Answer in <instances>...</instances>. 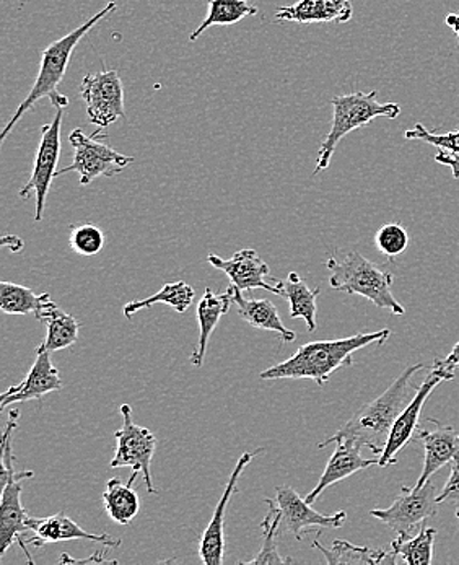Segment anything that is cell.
Wrapping results in <instances>:
<instances>
[{
	"label": "cell",
	"instance_id": "obj_1",
	"mask_svg": "<svg viewBox=\"0 0 459 565\" xmlns=\"http://www.w3.org/2000/svg\"><path fill=\"white\" fill-rule=\"evenodd\" d=\"M389 338H392V331L382 330L334 339V341L308 342L300 345L292 358L263 370L259 379L266 382L308 379L323 386L329 382L332 373L338 372L342 366L354 365L352 355L355 352L369 345L385 344Z\"/></svg>",
	"mask_w": 459,
	"mask_h": 565
},
{
	"label": "cell",
	"instance_id": "obj_2",
	"mask_svg": "<svg viewBox=\"0 0 459 565\" xmlns=\"http://www.w3.org/2000/svg\"><path fill=\"white\" fill-rule=\"evenodd\" d=\"M423 369V364H417L404 370L383 395L362 406L338 433L321 441L318 448L323 450L335 441L351 440L361 445L362 448H369L373 455L380 457L388 441L389 434H392L394 420L413 399L409 396L410 390H413L410 382H413L414 375Z\"/></svg>",
	"mask_w": 459,
	"mask_h": 565
},
{
	"label": "cell",
	"instance_id": "obj_3",
	"mask_svg": "<svg viewBox=\"0 0 459 565\" xmlns=\"http://www.w3.org/2000/svg\"><path fill=\"white\" fill-rule=\"evenodd\" d=\"M116 9H118L116 2H109L108 6H105V9L95 13L84 25L78 26L74 32L67 33L66 36L61 38V40L54 41V43H51L50 46L43 51V54H41L40 72H38V77L36 81H34L32 90L26 95L25 100L20 103L19 108L15 109L12 118L7 122L6 128H3L2 134H0V142L3 143V140L9 137L12 129L19 125L20 119H22L23 116L26 115V111L33 108L34 103L40 102L41 98H50L51 105L56 109L67 108V97H64L57 87H60L64 75H66L72 53H74L78 43L84 40L85 34L92 32L103 19L116 12Z\"/></svg>",
	"mask_w": 459,
	"mask_h": 565
},
{
	"label": "cell",
	"instance_id": "obj_4",
	"mask_svg": "<svg viewBox=\"0 0 459 565\" xmlns=\"http://www.w3.org/2000/svg\"><path fill=\"white\" fill-rule=\"evenodd\" d=\"M327 267L331 273L329 286L332 289L361 296L396 317L406 313V308L393 296L394 276L388 267L376 265L357 252L349 253L341 259L331 256Z\"/></svg>",
	"mask_w": 459,
	"mask_h": 565
},
{
	"label": "cell",
	"instance_id": "obj_5",
	"mask_svg": "<svg viewBox=\"0 0 459 565\" xmlns=\"http://www.w3.org/2000/svg\"><path fill=\"white\" fill-rule=\"evenodd\" d=\"M376 95H378L376 90L370 94L355 92V94L338 95L332 98L331 131L321 143L313 174L327 170L339 142L348 134L369 126L376 118L396 119L401 115V106L397 103H380L376 100Z\"/></svg>",
	"mask_w": 459,
	"mask_h": 565
},
{
	"label": "cell",
	"instance_id": "obj_6",
	"mask_svg": "<svg viewBox=\"0 0 459 565\" xmlns=\"http://www.w3.org/2000/svg\"><path fill=\"white\" fill-rule=\"evenodd\" d=\"M99 132L94 136H87L82 129H74L68 136L72 149H74V159L71 166L57 170L56 177L75 171L78 174L82 186H87L98 177H115L121 173L126 167L134 162L132 157L122 156L116 152L111 147L99 142Z\"/></svg>",
	"mask_w": 459,
	"mask_h": 565
},
{
	"label": "cell",
	"instance_id": "obj_7",
	"mask_svg": "<svg viewBox=\"0 0 459 565\" xmlns=\"http://www.w3.org/2000/svg\"><path fill=\"white\" fill-rule=\"evenodd\" d=\"M121 414L122 427L116 430L115 457L109 466L113 469L132 468V471L142 476L149 494H157L152 481V468H150L157 450V437L146 427L134 423L132 407L129 404H122Z\"/></svg>",
	"mask_w": 459,
	"mask_h": 565
},
{
	"label": "cell",
	"instance_id": "obj_8",
	"mask_svg": "<svg viewBox=\"0 0 459 565\" xmlns=\"http://www.w3.org/2000/svg\"><path fill=\"white\" fill-rule=\"evenodd\" d=\"M64 108H60L53 121L41 128V140L38 143L36 157L32 178L20 191L22 200H29L30 194H36V209H34V222L43 221L44 205L51 183L57 173V163L61 156V126H63Z\"/></svg>",
	"mask_w": 459,
	"mask_h": 565
},
{
	"label": "cell",
	"instance_id": "obj_9",
	"mask_svg": "<svg viewBox=\"0 0 459 565\" xmlns=\"http://www.w3.org/2000/svg\"><path fill=\"white\" fill-rule=\"evenodd\" d=\"M451 380H455V372H448L441 366L434 365L426 380L420 383L419 388H416V395L394 420L392 434H389L388 441L383 448V454L378 457V466L386 468V466L397 463V454L416 438L417 430H419L420 414H423L428 396L434 393L438 385L444 382H451Z\"/></svg>",
	"mask_w": 459,
	"mask_h": 565
},
{
	"label": "cell",
	"instance_id": "obj_10",
	"mask_svg": "<svg viewBox=\"0 0 459 565\" xmlns=\"http://www.w3.org/2000/svg\"><path fill=\"white\" fill-rule=\"evenodd\" d=\"M437 489L434 481H427L420 489H401V494L394 500L389 509L372 510L373 519L385 523L396 534H413L414 530L434 519L438 513Z\"/></svg>",
	"mask_w": 459,
	"mask_h": 565
},
{
	"label": "cell",
	"instance_id": "obj_11",
	"mask_svg": "<svg viewBox=\"0 0 459 565\" xmlns=\"http://www.w3.org/2000/svg\"><path fill=\"white\" fill-rule=\"evenodd\" d=\"M81 95L88 119L98 128L106 129L125 116V87L116 71L85 75Z\"/></svg>",
	"mask_w": 459,
	"mask_h": 565
},
{
	"label": "cell",
	"instance_id": "obj_12",
	"mask_svg": "<svg viewBox=\"0 0 459 565\" xmlns=\"http://www.w3.org/2000/svg\"><path fill=\"white\" fill-rule=\"evenodd\" d=\"M276 503L282 515L280 530L282 533H292L297 541H303L305 534L313 532L314 529H341L348 520L344 510L332 515L317 512L311 503L301 499L290 486H280L276 489Z\"/></svg>",
	"mask_w": 459,
	"mask_h": 565
},
{
	"label": "cell",
	"instance_id": "obj_13",
	"mask_svg": "<svg viewBox=\"0 0 459 565\" xmlns=\"http://www.w3.org/2000/svg\"><path fill=\"white\" fill-rule=\"evenodd\" d=\"M261 454V448L255 451H246L236 461L235 469L230 475L227 486H225L224 494L218 500L217 507H215L214 515H212L211 522H209L207 529L201 537V544H199V557H201L202 564L205 565H222L224 564L225 554V512L230 500L238 488L239 478H242L243 471L248 468L252 463L253 458L256 455Z\"/></svg>",
	"mask_w": 459,
	"mask_h": 565
},
{
	"label": "cell",
	"instance_id": "obj_14",
	"mask_svg": "<svg viewBox=\"0 0 459 565\" xmlns=\"http://www.w3.org/2000/svg\"><path fill=\"white\" fill-rule=\"evenodd\" d=\"M207 262L215 269L227 274L232 286H235L242 292L263 289L274 294V296L284 297L282 282H277L276 286L267 282L266 277L270 274V267L267 266L266 262H263L256 249H239L230 259H222L221 256L211 253L207 256Z\"/></svg>",
	"mask_w": 459,
	"mask_h": 565
},
{
	"label": "cell",
	"instance_id": "obj_15",
	"mask_svg": "<svg viewBox=\"0 0 459 565\" xmlns=\"http://www.w3.org/2000/svg\"><path fill=\"white\" fill-rule=\"evenodd\" d=\"M63 380L60 370L51 362V352L43 344L36 348V361L30 369L29 375L19 383L10 386L2 395L0 409H7L17 403L43 398L47 393L61 392Z\"/></svg>",
	"mask_w": 459,
	"mask_h": 565
},
{
	"label": "cell",
	"instance_id": "obj_16",
	"mask_svg": "<svg viewBox=\"0 0 459 565\" xmlns=\"http://www.w3.org/2000/svg\"><path fill=\"white\" fill-rule=\"evenodd\" d=\"M23 481L25 479H10L2 488L0 499V557L6 556L7 551L19 543L25 551L29 563L33 564L32 557L26 553L23 534L30 532V515L22 505Z\"/></svg>",
	"mask_w": 459,
	"mask_h": 565
},
{
	"label": "cell",
	"instance_id": "obj_17",
	"mask_svg": "<svg viewBox=\"0 0 459 565\" xmlns=\"http://www.w3.org/2000/svg\"><path fill=\"white\" fill-rule=\"evenodd\" d=\"M434 429H419L416 434V440H420L426 448V458H424V468L417 479L414 488L420 489L427 481L434 478L444 466L453 463L459 455V434L451 426H445L440 420L430 419Z\"/></svg>",
	"mask_w": 459,
	"mask_h": 565
},
{
	"label": "cell",
	"instance_id": "obj_18",
	"mask_svg": "<svg viewBox=\"0 0 459 565\" xmlns=\"http://www.w3.org/2000/svg\"><path fill=\"white\" fill-rule=\"evenodd\" d=\"M30 532L32 537L29 544L34 547H43L51 543H63V541L87 540L102 543L106 547L121 546V540L109 536V534H97L85 532L74 520L68 519L66 513L60 512L46 519H33L30 516Z\"/></svg>",
	"mask_w": 459,
	"mask_h": 565
},
{
	"label": "cell",
	"instance_id": "obj_19",
	"mask_svg": "<svg viewBox=\"0 0 459 565\" xmlns=\"http://www.w3.org/2000/svg\"><path fill=\"white\" fill-rule=\"evenodd\" d=\"M375 465H378V460H366V458L362 457L361 445L354 444V441L351 440L335 441L334 454L329 458L327 468H324L317 488L308 492L305 500L313 505L318 498H320L328 488L335 484V482L342 481V479L349 478V476L355 475V472Z\"/></svg>",
	"mask_w": 459,
	"mask_h": 565
},
{
	"label": "cell",
	"instance_id": "obj_20",
	"mask_svg": "<svg viewBox=\"0 0 459 565\" xmlns=\"http://www.w3.org/2000/svg\"><path fill=\"white\" fill-rule=\"evenodd\" d=\"M352 15L351 0H300L293 6L280 7L276 19L297 23H345Z\"/></svg>",
	"mask_w": 459,
	"mask_h": 565
},
{
	"label": "cell",
	"instance_id": "obj_21",
	"mask_svg": "<svg viewBox=\"0 0 459 565\" xmlns=\"http://www.w3.org/2000/svg\"><path fill=\"white\" fill-rule=\"evenodd\" d=\"M233 297L232 289L227 292L215 294L214 290L205 289L204 296L198 303V321H199V341L196 349L191 354L190 362L194 366H202L204 364L205 354H207L209 341L211 335L217 328L218 321L224 315L228 313L232 307Z\"/></svg>",
	"mask_w": 459,
	"mask_h": 565
},
{
	"label": "cell",
	"instance_id": "obj_22",
	"mask_svg": "<svg viewBox=\"0 0 459 565\" xmlns=\"http://www.w3.org/2000/svg\"><path fill=\"white\" fill-rule=\"evenodd\" d=\"M230 289H232L233 303L238 307V315L246 323L252 324L253 328H258V330L274 331L282 338L284 344L296 341L297 334L284 327L279 311H277L273 301L246 299V297H243L242 290L236 289L232 284H230Z\"/></svg>",
	"mask_w": 459,
	"mask_h": 565
},
{
	"label": "cell",
	"instance_id": "obj_23",
	"mask_svg": "<svg viewBox=\"0 0 459 565\" xmlns=\"http://www.w3.org/2000/svg\"><path fill=\"white\" fill-rule=\"evenodd\" d=\"M137 476L139 472L132 471V476L126 484L121 479H109L105 492H103V507H105L109 519L118 525L128 526L139 513L140 500L134 489Z\"/></svg>",
	"mask_w": 459,
	"mask_h": 565
},
{
	"label": "cell",
	"instance_id": "obj_24",
	"mask_svg": "<svg viewBox=\"0 0 459 565\" xmlns=\"http://www.w3.org/2000/svg\"><path fill=\"white\" fill-rule=\"evenodd\" d=\"M57 307L51 299L50 294L43 292L38 296L29 287L19 284L0 282V310L7 315H33L40 318L41 315L51 308Z\"/></svg>",
	"mask_w": 459,
	"mask_h": 565
},
{
	"label": "cell",
	"instance_id": "obj_25",
	"mask_svg": "<svg viewBox=\"0 0 459 565\" xmlns=\"http://www.w3.org/2000/svg\"><path fill=\"white\" fill-rule=\"evenodd\" d=\"M311 546L318 547L327 557V563L331 565L338 564H397L396 556L393 551L370 550V547L354 546L344 540H335L331 550H327L320 541L314 540Z\"/></svg>",
	"mask_w": 459,
	"mask_h": 565
},
{
	"label": "cell",
	"instance_id": "obj_26",
	"mask_svg": "<svg viewBox=\"0 0 459 565\" xmlns=\"http://www.w3.org/2000/svg\"><path fill=\"white\" fill-rule=\"evenodd\" d=\"M284 299L290 301V318H301L307 323L308 331H317V299L320 287L311 290L297 273H290L282 282Z\"/></svg>",
	"mask_w": 459,
	"mask_h": 565
},
{
	"label": "cell",
	"instance_id": "obj_27",
	"mask_svg": "<svg viewBox=\"0 0 459 565\" xmlns=\"http://www.w3.org/2000/svg\"><path fill=\"white\" fill-rule=\"evenodd\" d=\"M207 17L204 22L191 33L190 41H196L201 34L207 32L211 26H228L242 22L246 17L258 15V7L248 0H207Z\"/></svg>",
	"mask_w": 459,
	"mask_h": 565
},
{
	"label": "cell",
	"instance_id": "obj_28",
	"mask_svg": "<svg viewBox=\"0 0 459 565\" xmlns=\"http://www.w3.org/2000/svg\"><path fill=\"white\" fill-rule=\"evenodd\" d=\"M435 537H437V530L428 526H423L416 536L397 534L392 543L397 564L430 565L434 559Z\"/></svg>",
	"mask_w": 459,
	"mask_h": 565
},
{
	"label": "cell",
	"instance_id": "obj_29",
	"mask_svg": "<svg viewBox=\"0 0 459 565\" xmlns=\"http://www.w3.org/2000/svg\"><path fill=\"white\" fill-rule=\"evenodd\" d=\"M38 321L46 324V338H44L43 345L51 354L72 348L77 342L81 323L60 307L44 311Z\"/></svg>",
	"mask_w": 459,
	"mask_h": 565
},
{
	"label": "cell",
	"instance_id": "obj_30",
	"mask_svg": "<svg viewBox=\"0 0 459 565\" xmlns=\"http://www.w3.org/2000/svg\"><path fill=\"white\" fill-rule=\"evenodd\" d=\"M194 297H196V292L190 284L184 282V280H177V282L163 286L156 296L149 297V299L129 301L125 307V317L131 320L137 311L147 310V308H152L153 305L159 303L173 308L178 313H186L193 305Z\"/></svg>",
	"mask_w": 459,
	"mask_h": 565
},
{
	"label": "cell",
	"instance_id": "obj_31",
	"mask_svg": "<svg viewBox=\"0 0 459 565\" xmlns=\"http://www.w3.org/2000/svg\"><path fill=\"white\" fill-rule=\"evenodd\" d=\"M267 510L266 519L261 522V530L264 536V543L261 551L255 559L248 561L246 564H290L292 559L289 557H280L279 554V537L282 534L280 530V515L279 507H277L276 500L266 499Z\"/></svg>",
	"mask_w": 459,
	"mask_h": 565
},
{
	"label": "cell",
	"instance_id": "obj_32",
	"mask_svg": "<svg viewBox=\"0 0 459 565\" xmlns=\"http://www.w3.org/2000/svg\"><path fill=\"white\" fill-rule=\"evenodd\" d=\"M20 411H10L9 423L2 435V472H0V486H6L10 479H30L33 478V471H15V457L12 454V438L17 427H19Z\"/></svg>",
	"mask_w": 459,
	"mask_h": 565
},
{
	"label": "cell",
	"instance_id": "obj_33",
	"mask_svg": "<svg viewBox=\"0 0 459 565\" xmlns=\"http://www.w3.org/2000/svg\"><path fill=\"white\" fill-rule=\"evenodd\" d=\"M68 243L77 255L95 256L105 246V233L95 224L72 225Z\"/></svg>",
	"mask_w": 459,
	"mask_h": 565
},
{
	"label": "cell",
	"instance_id": "obj_34",
	"mask_svg": "<svg viewBox=\"0 0 459 565\" xmlns=\"http://www.w3.org/2000/svg\"><path fill=\"white\" fill-rule=\"evenodd\" d=\"M375 245L382 255L396 258L409 246V235L401 224H386L376 232Z\"/></svg>",
	"mask_w": 459,
	"mask_h": 565
},
{
	"label": "cell",
	"instance_id": "obj_35",
	"mask_svg": "<svg viewBox=\"0 0 459 565\" xmlns=\"http://www.w3.org/2000/svg\"><path fill=\"white\" fill-rule=\"evenodd\" d=\"M404 137H406L407 140H423V142L437 147L438 150L459 153V129H457V131L437 134L428 131L426 126L417 122L413 129L404 132Z\"/></svg>",
	"mask_w": 459,
	"mask_h": 565
},
{
	"label": "cell",
	"instance_id": "obj_36",
	"mask_svg": "<svg viewBox=\"0 0 459 565\" xmlns=\"http://www.w3.org/2000/svg\"><path fill=\"white\" fill-rule=\"evenodd\" d=\"M438 503H459V455L451 463V475L447 484L437 495Z\"/></svg>",
	"mask_w": 459,
	"mask_h": 565
},
{
	"label": "cell",
	"instance_id": "obj_37",
	"mask_svg": "<svg viewBox=\"0 0 459 565\" xmlns=\"http://www.w3.org/2000/svg\"><path fill=\"white\" fill-rule=\"evenodd\" d=\"M435 162L450 168L453 173L455 180H459V153L447 152V150H438L437 156L434 157Z\"/></svg>",
	"mask_w": 459,
	"mask_h": 565
},
{
	"label": "cell",
	"instance_id": "obj_38",
	"mask_svg": "<svg viewBox=\"0 0 459 565\" xmlns=\"http://www.w3.org/2000/svg\"><path fill=\"white\" fill-rule=\"evenodd\" d=\"M434 365L441 366V369L448 370V372H455V370L459 369V341L451 349L447 358L435 361Z\"/></svg>",
	"mask_w": 459,
	"mask_h": 565
},
{
	"label": "cell",
	"instance_id": "obj_39",
	"mask_svg": "<svg viewBox=\"0 0 459 565\" xmlns=\"http://www.w3.org/2000/svg\"><path fill=\"white\" fill-rule=\"evenodd\" d=\"M61 563H74V564H87V563H106L105 557H103L102 551H97L94 557H88V559L78 561L72 559V557L63 556L61 557Z\"/></svg>",
	"mask_w": 459,
	"mask_h": 565
},
{
	"label": "cell",
	"instance_id": "obj_40",
	"mask_svg": "<svg viewBox=\"0 0 459 565\" xmlns=\"http://www.w3.org/2000/svg\"><path fill=\"white\" fill-rule=\"evenodd\" d=\"M3 246H10L13 253L20 252L23 248L22 239L19 236H6L2 242Z\"/></svg>",
	"mask_w": 459,
	"mask_h": 565
},
{
	"label": "cell",
	"instance_id": "obj_41",
	"mask_svg": "<svg viewBox=\"0 0 459 565\" xmlns=\"http://www.w3.org/2000/svg\"><path fill=\"white\" fill-rule=\"evenodd\" d=\"M445 23H447V25L457 33L459 30V13L458 15L457 13H448V15L445 17Z\"/></svg>",
	"mask_w": 459,
	"mask_h": 565
},
{
	"label": "cell",
	"instance_id": "obj_42",
	"mask_svg": "<svg viewBox=\"0 0 459 565\" xmlns=\"http://www.w3.org/2000/svg\"><path fill=\"white\" fill-rule=\"evenodd\" d=\"M457 519H458V522H459V507L457 509Z\"/></svg>",
	"mask_w": 459,
	"mask_h": 565
},
{
	"label": "cell",
	"instance_id": "obj_43",
	"mask_svg": "<svg viewBox=\"0 0 459 565\" xmlns=\"http://www.w3.org/2000/svg\"><path fill=\"white\" fill-rule=\"evenodd\" d=\"M457 34H458V38H459V30H458Z\"/></svg>",
	"mask_w": 459,
	"mask_h": 565
}]
</instances>
